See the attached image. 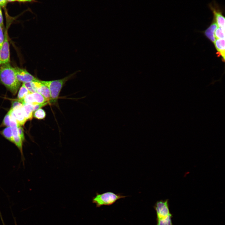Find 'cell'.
I'll return each instance as SVG.
<instances>
[{"label":"cell","instance_id":"cell-27","mask_svg":"<svg viewBox=\"0 0 225 225\" xmlns=\"http://www.w3.org/2000/svg\"><path fill=\"white\" fill-rule=\"evenodd\" d=\"M3 225H4V224H3Z\"/></svg>","mask_w":225,"mask_h":225},{"label":"cell","instance_id":"cell-13","mask_svg":"<svg viewBox=\"0 0 225 225\" xmlns=\"http://www.w3.org/2000/svg\"><path fill=\"white\" fill-rule=\"evenodd\" d=\"M25 115L27 120L32 119L33 115L32 105L28 103H23Z\"/></svg>","mask_w":225,"mask_h":225},{"label":"cell","instance_id":"cell-4","mask_svg":"<svg viewBox=\"0 0 225 225\" xmlns=\"http://www.w3.org/2000/svg\"><path fill=\"white\" fill-rule=\"evenodd\" d=\"M157 215V221L165 220L172 218L169 208V200H161L157 201L154 207Z\"/></svg>","mask_w":225,"mask_h":225},{"label":"cell","instance_id":"cell-7","mask_svg":"<svg viewBox=\"0 0 225 225\" xmlns=\"http://www.w3.org/2000/svg\"><path fill=\"white\" fill-rule=\"evenodd\" d=\"M15 69L17 78L21 83H25L39 80L25 69L18 67H15Z\"/></svg>","mask_w":225,"mask_h":225},{"label":"cell","instance_id":"cell-18","mask_svg":"<svg viewBox=\"0 0 225 225\" xmlns=\"http://www.w3.org/2000/svg\"><path fill=\"white\" fill-rule=\"evenodd\" d=\"M214 36L217 39H225V30L218 28L215 32Z\"/></svg>","mask_w":225,"mask_h":225},{"label":"cell","instance_id":"cell-26","mask_svg":"<svg viewBox=\"0 0 225 225\" xmlns=\"http://www.w3.org/2000/svg\"><path fill=\"white\" fill-rule=\"evenodd\" d=\"M1 65V64L0 59V65Z\"/></svg>","mask_w":225,"mask_h":225},{"label":"cell","instance_id":"cell-3","mask_svg":"<svg viewBox=\"0 0 225 225\" xmlns=\"http://www.w3.org/2000/svg\"><path fill=\"white\" fill-rule=\"evenodd\" d=\"M127 196L120 194H115L111 192H108L102 194L96 193L92 198V202L95 203L97 207L102 206H109L115 203L118 200L124 198Z\"/></svg>","mask_w":225,"mask_h":225},{"label":"cell","instance_id":"cell-10","mask_svg":"<svg viewBox=\"0 0 225 225\" xmlns=\"http://www.w3.org/2000/svg\"><path fill=\"white\" fill-rule=\"evenodd\" d=\"M218 27V26L217 23L214 19L213 18L210 25L204 32L205 36L214 43L216 41L214 32Z\"/></svg>","mask_w":225,"mask_h":225},{"label":"cell","instance_id":"cell-5","mask_svg":"<svg viewBox=\"0 0 225 225\" xmlns=\"http://www.w3.org/2000/svg\"><path fill=\"white\" fill-rule=\"evenodd\" d=\"M209 8L213 14L218 26L225 30V18L222 14V10L219 5L215 1L208 4Z\"/></svg>","mask_w":225,"mask_h":225},{"label":"cell","instance_id":"cell-16","mask_svg":"<svg viewBox=\"0 0 225 225\" xmlns=\"http://www.w3.org/2000/svg\"><path fill=\"white\" fill-rule=\"evenodd\" d=\"M17 96V98L21 99L23 98L26 95L30 93L24 84L22 83V85L19 89Z\"/></svg>","mask_w":225,"mask_h":225},{"label":"cell","instance_id":"cell-1","mask_svg":"<svg viewBox=\"0 0 225 225\" xmlns=\"http://www.w3.org/2000/svg\"><path fill=\"white\" fill-rule=\"evenodd\" d=\"M0 81L13 95L16 94L21 83L17 78L15 68L10 63L1 66Z\"/></svg>","mask_w":225,"mask_h":225},{"label":"cell","instance_id":"cell-22","mask_svg":"<svg viewBox=\"0 0 225 225\" xmlns=\"http://www.w3.org/2000/svg\"><path fill=\"white\" fill-rule=\"evenodd\" d=\"M0 25L3 27V18L1 7H0Z\"/></svg>","mask_w":225,"mask_h":225},{"label":"cell","instance_id":"cell-20","mask_svg":"<svg viewBox=\"0 0 225 225\" xmlns=\"http://www.w3.org/2000/svg\"><path fill=\"white\" fill-rule=\"evenodd\" d=\"M4 40V34L3 32V27L0 25V49Z\"/></svg>","mask_w":225,"mask_h":225},{"label":"cell","instance_id":"cell-2","mask_svg":"<svg viewBox=\"0 0 225 225\" xmlns=\"http://www.w3.org/2000/svg\"><path fill=\"white\" fill-rule=\"evenodd\" d=\"M76 72L71 74L63 78L52 81H42L41 82L46 86L50 91L51 99L49 104L57 103L60 92L65 83L76 74Z\"/></svg>","mask_w":225,"mask_h":225},{"label":"cell","instance_id":"cell-25","mask_svg":"<svg viewBox=\"0 0 225 225\" xmlns=\"http://www.w3.org/2000/svg\"><path fill=\"white\" fill-rule=\"evenodd\" d=\"M7 1L9 2H13L15 1V0H7Z\"/></svg>","mask_w":225,"mask_h":225},{"label":"cell","instance_id":"cell-19","mask_svg":"<svg viewBox=\"0 0 225 225\" xmlns=\"http://www.w3.org/2000/svg\"><path fill=\"white\" fill-rule=\"evenodd\" d=\"M10 127V113L9 111L4 117L0 126V127Z\"/></svg>","mask_w":225,"mask_h":225},{"label":"cell","instance_id":"cell-24","mask_svg":"<svg viewBox=\"0 0 225 225\" xmlns=\"http://www.w3.org/2000/svg\"><path fill=\"white\" fill-rule=\"evenodd\" d=\"M15 1H17L20 2H31V1H35L34 0H15Z\"/></svg>","mask_w":225,"mask_h":225},{"label":"cell","instance_id":"cell-9","mask_svg":"<svg viewBox=\"0 0 225 225\" xmlns=\"http://www.w3.org/2000/svg\"><path fill=\"white\" fill-rule=\"evenodd\" d=\"M10 109L19 125L23 126L27 120L25 116L22 104L14 109Z\"/></svg>","mask_w":225,"mask_h":225},{"label":"cell","instance_id":"cell-11","mask_svg":"<svg viewBox=\"0 0 225 225\" xmlns=\"http://www.w3.org/2000/svg\"><path fill=\"white\" fill-rule=\"evenodd\" d=\"M215 46L217 51V54L221 56L222 61L225 60V39H217L214 43Z\"/></svg>","mask_w":225,"mask_h":225},{"label":"cell","instance_id":"cell-14","mask_svg":"<svg viewBox=\"0 0 225 225\" xmlns=\"http://www.w3.org/2000/svg\"><path fill=\"white\" fill-rule=\"evenodd\" d=\"M0 133L6 139L13 143V135L12 129L10 127H6L0 131Z\"/></svg>","mask_w":225,"mask_h":225},{"label":"cell","instance_id":"cell-8","mask_svg":"<svg viewBox=\"0 0 225 225\" xmlns=\"http://www.w3.org/2000/svg\"><path fill=\"white\" fill-rule=\"evenodd\" d=\"M11 128L13 137V143L15 145L19 150L21 154L22 160L23 165H24L25 158L24 156L23 149V145L24 142L22 141L19 134L18 127H13Z\"/></svg>","mask_w":225,"mask_h":225},{"label":"cell","instance_id":"cell-17","mask_svg":"<svg viewBox=\"0 0 225 225\" xmlns=\"http://www.w3.org/2000/svg\"><path fill=\"white\" fill-rule=\"evenodd\" d=\"M33 117L38 120L43 119L46 116V113L45 111L41 108H39L34 112Z\"/></svg>","mask_w":225,"mask_h":225},{"label":"cell","instance_id":"cell-21","mask_svg":"<svg viewBox=\"0 0 225 225\" xmlns=\"http://www.w3.org/2000/svg\"><path fill=\"white\" fill-rule=\"evenodd\" d=\"M18 130L19 135L22 141L24 142L25 140V138L23 128L22 126H19L18 127Z\"/></svg>","mask_w":225,"mask_h":225},{"label":"cell","instance_id":"cell-15","mask_svg":"<svg viewBox=\"0 0 225 225\" xmlns=\"http://www.w3.org/2000/svg\"><path fill=\"white\" fill-rule=\"evenodd\" d=\"M31 93L35 104L45 103L49 104V101L40 93L38 92Z\"/></svg>","mask_w":225,"mask_h":225},{"label":"cell","instance_id":"cell-23","mask_svg":"<svg viewBox=\"0 0 225 225\" xmlns=\"http://www.w3.org/2000/svg\"><path fill=\"white\" fill-rule=\"evenodd\" d=\"M7 3V0H0V6L4 7Z\"/></svg>","mask_w":225,"mask_h":225},{"label":"cell","instance_id":"cell-6","mask_svg":"<svg viewBox=\"0 0 225 225\" xmlns=\"http://www.w3.org/2000/svg\"><path fill=\"white\" fill-rule=\"evenodd\" d=\"M10 45L7 31L4 33V40L2 46L0 49V59L1 64L10 63Z\"/></svg>","mask_w":225,"mask_h":225},{"label":"cell","instance_id":"cell-12","mask_svg":"<svg viewBox=\"0 0 225 225\" xmlns=\"http://www.w3.org/2000/svg\"><path fill=\"white\" fill-rule=\"evenodd\" d=\"M37 92L41 94L49 102L51 99L49 90L46 86L41 82V80L40 85L37 90Z\"/></svg>","mask_w":225,"mask_h":225}]
</instances>
